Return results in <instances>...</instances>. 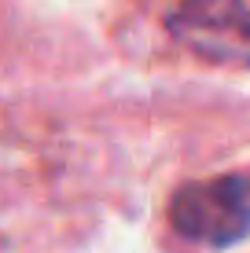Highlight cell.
Instances as JSON below:
<instances>
[{"label":"cell","instance_id":"cell-2","mask_svg":"<svg viewBox=\"0 0 250 253\" xmlns=\"http://www.w3.org/2000/svg\"><path fill=\"white\" fill-rule=\"evenodd\" d=\"M169 220L188 242L232 246L250 235V176H217L180 187L169 202Z\"/></svg>","mask_w":250,"mask_h":253},{"label":"cell","instance_id":"cell-1","mask_svg":"<svg viewBox=\"0 0 250 253\" xmlns=\"http://www.w3.org/2000/svg\"><path fill=\"white\" fill-rule=\"evenodd\" d=\"M173 51L206 66H250V0H136Z\"/></svg>","mask_w":250,"mask_h":253}]
</instances>
